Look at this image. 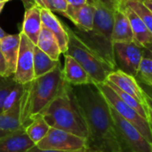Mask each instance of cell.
Masks as SVG:
<instances>
[{
    "label": "cell",
    "instance_id": "cell-1",
    "mask_svg": "<svg viewBox=\"0 0 152 152\" xmlns=\"http://www.w3.org/2000/svg\"><path fill=\"white\" fill-rule=\"evenodd\" d=\"M71 90L88 130L86 148L101 152H128L114 124L110 106L98 86L94 83L71 86Z\"/></svg>",
    "mask_w": 152,
    "mask_h": 152
},
{
    "label": "cell",
    "instance_id": "cell-2",
    "mask_svg": "<svg viewBox=\"0 0 152 152\" xmlns=\"http://www.w3.org/2000/svg\"><path fill=\"white\" fill-rule=\"evenodd\" d=\"M65 83L61 63L51 72L23 85L20 101V123L26 127L36 115L57 96Z\"/></svg>",
    "mask_w": 152,
    "mask_h": 152
},
{
    "label": "cell",
    "instance_id": "cell-3",
    "mask_svg": "<svg viewBox=\"0 0 152 152\" xmlns=\"http://www.w3.org/2000/svg\"><path fill=\"white\" fill-rule=\"evenodd\" d=\"M40 115L50 127L67 131L87 140L88 130L86 122L75 101L71 86L66 81L57 96Z\"/></svg>",
    "mask_w": 152,
    "mask_h": 152
},
{
    "label": "cell",
    "instance_id": "cell-4",
    "mask_svg": "<svg viewBox=\"0 0 152 152\" xmlns=\"http://www.w3.org/2000/svg\"><path fill=\"white\" fill-rule=\"evenodd\" d=\"M64 27L69 34V46L64 54L73 57L87 72L94 84L98 85L106 82L109 75L115 69L89 48L73 29L65 24Z\"/></svg>",
    "mask_w": 152,
    "mask_h": 152
},
{
    "label": "cell",
    "instance_id": "cell-5",
    "mask_svg": "<svg viewBox=\"0 0 152 152\" xmlns=\"http://www.w3.org/2000/svg\"><path fill=\"white\" fill-rule=\"evenodd\" d=\"M96 86L109 102L110 106L114 109L124 119L132 124L152 145V127L149 120L142 117L135 110L125 103L106 82Z\"/></svg>",
    "mask_w": 152,
    "mask_h": 152
},
{
    "label": "cell",
    "instance_id": "cell-6",
    "mask_svg": "<svg viewBox=\"0 0 152 152\" xmlns=\"http://www.w3.org/2000/svg\"><path fill=\"white\" fill-rule=\"evenodd\" d=\"M114 59L117 69L137 77L142 60L144 56V48L134 42L113 43Z\"/></svg>",
    "mask_w": 152,
    "mask_h": 152
},
{
    "label": "cell",
    "instance_id": "cell-7",
    "mask_svg": "<svg viewBox=\"0 0 152 152\" xmlns=\"http://www.w3.org/2000/svg\"><path fill=\"white\" fill-rule=\"evenodd\" d=\"M36 146L41 150L74 152L86 148V140L67 131L51 127L45 137Z\"/></svg>",
    "mask_w": 152,
    "mask_h": 152
},
{
    "label": "cell",
    "instance_id": "cell-8",
    "mask_svg": "<svg viewBox=\"0 0 152 152\" xmlns=\"http://www.w3.org/2000/svg\"><path fill=\"white\" fill-rule=\"evenodd\" d=\"M110 112L118 133L128 152H152V145L129 122L124 119L114 109Z\"/></svg>",
    "mask_w": 152,
    "mask_h": 152
},
{
    "label": "cell",
    "instance_id": "cell-9",
    "mask_svg": "<svg viewBox=\"0 0 152 152\" xmlns=\"http://www.w3.org/2000/svg\"><path fill=\"white\" fill-rule=\"evenodd\" d=\"M35 45L20 32V43L17 59L16 69L13 75L15 81L26 85L35 79L34 74V48Z\"/></svg>",
    "mask_w": 152,
    "mask_h": 152
},
{
    "label": "cell",
    "instance_id": "cell-10",
    "mask_svg": "<svg viewBox=\"0 0 152 152\" xmlns=\"http://www.w3.org/2000/svg\"><path fill=\"white\" fill-rule=\"evenodd\" d=\"M107 81L112 83L120 90L136 99L148 110L146 99L147 94L141 87L137 79L134 77L130 76L120 69H116L109 75Z\"/></svg>",
    "mask_w": 152,
    "mask_h": 152
},
{
    "label": "cell",
    "instance_id": "cell-11",
    "mask_svg": "<svg viewBox=\"0 0 152 152\" xmlns=\"http://www.w3.org/2000/svg\"><path fill=\"white\" fill-rule=\"evenodd\" d=\"M92 4L94 6V27L92 30L112 42L111 37L113 31L115 12L106 8L96 0H93Z\"/></svg>",
    "mask_w": 152,
    "mask_h": 152
},
{
    "label": "cell",
    "instance_id": "cell-12",
    "mask_svg": "<svg viewBox=\"0 0 152 152\" xmlns=\"http://www.w3.org/2000/svg\"><path fill=\"white\" fill-rule=\"evenodd\" d=\"M69 19L81 31H91L94 27V6L87 4L80 6L69 5L67 10L61 13Z\"/></svg>",
    "mask_w": 152,
    "mask_h": 152
},
{
    "label": "cell",
    "instance_id": "cell-13",
    "mask_svg": "<svg viewBox=\"0 0 152 152\" xmlns=\"http://www.w3.org/2000/svg\"><path fill=\"white\" fill-rule=\"evenodd\" d=\"M42 26L47 28L56 38L61 53H65L69 46V34L64 27V24L48 9H41Z\"/></svg>",
    "mask_w": 152,
    "mask_h": 152
},
{
    "label": "cell",
    "instance_id": "cell-14",
    "mask_svg": "<svg viewBox=\"0 0 152 152\" xmlns=\"http://www.w3.org/2000/svg\"><path fill=\"white\" fill-rule=\"evenodd\" d=\"M35 143L29 139L23 126L0 139V152H27Z\"/></svg>",
    "mask_w": 152,
    "mask_h": 152
},
{
    "label": "cell",
    "instance_id": "cell-15",
    "mask_svg": "<svg viewBox=\"0 0 152 152\" xmlns=\"http://www.w3.org/2000/svg\"><path fill=\"white\" fill-rule=\"evenodd\" d=\"M20 43V33L7 35L0 41V50L6 62L5 77L14 75Z\"/></svg>",
    "mask_w": 152,
    "mask_h": 152
},
{
    "label": "cell",
    "instance_id": "cell-16",
    "mask_svg": "<svg viewBox=\"0 0 152 152\" xmlns=\"http://www.w3.org/2000/svg\"><path fill=\"white\" fill-rule=\"evenodd\" d=\"M123 9L128 18L133 31L134 43L143 48H147L152 44V33L151 30L148 28L141 17L138 16L129 6L125 4V3H123Z\"/></svg>",
    "mask_w": 152,
    "mask_h": 152
},
{
    "label": "cell",
    "instance_id": "cell-17",
    "mask_svg": "<svg viewBox=\"0 0 152 152\" xmlns=\"http://www.w3.org/2000/svg\"><path fill=\"white\" fill-rule=\"evenodd\" d=\"M64 80L71 86H80L94 83L84 68L71 56L64 54Z\"/></svg>",
    "mask_w": 152,
    "mask_h": 152
},
{
    "label": "cell",
    "instance_id": "cell-18",
    "mask_svg": "<svg viewBox=\"0 0 152 152\" xmlns=\"http://www.w3.org/2000/svg\"><path fill=\"white\" fill-rule=\"evenodd\" d=\"M41 8L37 5H33L25 11L24 20L22 23L21 33H23L36 45L42 29Z\"/></svg>",
    "mask_w": 152,
    "mask_h": 152
},
{
    "label": "cell",
    "instance_id": "cell-19",
    "mask_svg": "<svg viewBox=\"0 0 152 152\" xmlns=\"http://www.w3.org/2000/svg\"><path fill=\"white\" fill-rule=\"evenodd\" d=\"M112 43L134 42L128 18L122 6L114 12V25L111 37Z\"/></svg>",
    "mask_w": 152,
    "mask_h": 152
},
{
    "label": "cell",
    "instance_id": "cell-20",
    "mask_svg": "<svg viewBox=\"0 0 152 152\" xmlns=\"http://www.w3.org/2000/svg\"><path fill=\"white\" fill-rule=\"evenodd\" d=\"M41 51L46 53L51 59L59 61L61 51L54 36L45 27H42L37 43L36 45Z\"/></svg>",
    "mask_w": 152,
    "mask_h": 152
},
{
    "label": "cell",
    "instance_id": "cell-21",
    "mask_svg": "<svg viewBox=\"0 0 152 152\" xmlns=\"http://www.w3.org/2000/svg\"><path fill=\"white\" fill-rule=\"evenodd\" d=\"M60 64V61L51 59L37 45L34 48V74L35 78L42 77L53 70Z\"/></svg>",
    "mask_w": 152,
    "mask_h": 152
},
{
    "label": "cell",
    "instance_id": "cell-22",
    "mask_svg": "<svg viewBox=\"0 0 152 152\" xmlns=\"http://www.w3.org/2000/svg\"><path fill=\"white\" fill-rule=\"evenodd\" d=\"M25 132L29 139L36 144H37L43 138L45 137L50 130V126L46 123L42 115L38 114L33 117L30 123L24 127Z\"/></svg>",
    "mask_w": 152,
    "mask_h": 152
},
{
    "label": "cell",
    "instance_id": "cell-23",
    "mask_svg": "<svg viewBox=\"0 0 152 152\" xmlns=\"http://www.w3.org/2000/svg\"><path fill=\"white\" fill-rule=\"evenodd\" d=\"M21 126L20 105L10 111L0 114V131L12 132Z\"/></svg>",
    "mask_w": 152,
    "mask_h": 152
},
{
    "label": "cell",
    "instance_id": "cell-24",
    "mask_svg": "<svg viewBox=\"0 0 152 152\" xmlns=\"http://www.w3.org/2000/svg\"><path fill=\"white\" fill-rule=\"evenodd\" d=\"M106 83L110 86V87L116 93V94L127 105H129L130 107H132L134 110H135L142 117H143L144 118H146L147 120H149V116H148V110H146L145 107H143L136 99H134V97H132L131 95L126 94L125 92H123L122 90H120L118 86H116L115 85H113L112 83L106 81Z\"/></svg>",
    "mask_w": 152,
    "mask_h": 152
},
{
    "label": "cell",
    "instance_id": "cell-25",
    "mask_svg": "<svg viewBox=\"0 0 152 152\" xmlns=\"http://www.w3.org/2000/svg\"><path fill=\"white\" fill-rule=\"evenodd\" d=\"M125 4L129 6L146 24L152 33V12L142 3L141 0H124Z\"/></svg>",
    "mask_w": 152,
    "mask_h": 152
},
{
    "label": "cell",
    "instance_id": "cell-26",
    "mask_svg": "<svg viewBox=\"0 0 152 152\" xmlns=\"http://www.w3.org/2000/svg\"><path fill=\"white\" fill-rule=\"evenodd\" d=\"M23 90H24V86L17 83V85L9 93V94L5 100L3 112L10 111V110H13L14 108L20 105V101H21L22 94H23Z\"/></svg>",
    "mask_w": 152,
    "mask_h": 152
},
{
    "label": "cell",
    "instance_id": "cell-27",
    "mask_svg": "<svg viewBox=\"0 0 152 152\" xmlns=\"http://www.w3.org/2000/svg\"><path fill=\"white\" fill-rule=\"evenodd\" d=\"M137 77L144 84L152 87V58L145 55L143 56L139 67Z\"/></svg>",
    "mask_w": 152,
    "mask_h": 152
},
{
    "label": "cell",
    "instance_id": "cell-28",
    "mask_svg": "<svg viewBox=\"0 0 152 152\" xmlns=\"http://www.w3.org/2000/svg\"><path fill=\"white\" fill-rule=\"evenodd\" d=\"M17 85L13 76L0 77V114L3 112L4 105L9 93Z\"/></svg>",
    "mask_w": 152,
    "mask_h": 152
},
{
    "label": "cell",
    "instance_id": "cell-29",
    "mask_svg": "<svg viewBox=\"0 0 152 152\" xmlns=\"http://www.w3.org/2000/svg\"><path fill=\"white\" fill-rule=\"evenodd\" d=\"M47 9L51 12H58L60 13H63L69 4L66 0H45Z\"/></svg>",
    "mask_w": 152,
    "mask_h": 152
},
{
    "label": "cell",
    "instance_id": "cell-30",
    "mask_svg": "<svg viewBox=\"0 0 152 152\" xmlns=\"http://www.w3.org/2000/svg\"><path fill=\"white\" fill-rule=\"evenodd\" d=\"M96 1L113 12L119 9L124 3V0H96Z\"/></svg>",
    "mask_w": 152,
    "mask_h": 152
},
{
    "label": "cell",
    "instance_id": "cell-31",
    "mask_svg": "<svg viewBox=\"0 0 152 152\" xmlns=\"http://www.w3.org/2000/svg\"><path fill=\"white\" fill-rule=\"evenodd\" d=\"M69 5H73V6H80L87 4H92L93 0H66Z\"/></svg>",
    "mask_w": 152,
    "mask_h": 152
},
{
    "label": "cell",
    "instance_id": "cell-32",
    "mask_svg": "<svg viewBox=\"0 0 152 152\" xmlns=\"http://www.w3.org/2000/svg\"><path fill=\"white\" fill-rule=\"evenodd\" d=\"M147 94V93H146ZM147 99V105H148V116H149V122L151 123L152 127V96L147 94L146 95Z\"/></svg>",
    "mask_w": 152,
    "mask_h": 152
},
{
    "label": "cell",
    "instance_id": "cell-33",
    "mask_svg": "<svg viewBox=\"0 0 152 152\" xmlns=\"http://www.w3.org/2000/svg\"><path fill=\"white\" fill-rule=\"evenodd\" d=\"M0 74L3 77H5L6 74V62L1 50H0Z\"/></svg>",
    "mask_w": 152,
    "mask_h": 152
},
{
    "label": "cell",
    "instance_id": "cell-34",
    "mask_svg": "<svg viewBox=\"0 0 152 152\" xmlns=\"http://www.w3.org/2000/svg\"><path fill=\"white\" fill-rule=\"evenodd\" d=\"M27 152H67V151H51V150H41L37 148L36 145L33 146L30 150H28Z\"/></svg>",
    "mask_w": 152,
    "mask_h": 152
},
{
    "label": "cell",
    "instance_id": "cell-35",
    "mask_svg": "<svg viewBox=\"0 0 152 152\" xmlns=\"http://www.w3.org/2000/svg\"><path fill=\"white\" fill-rule=\"evenodd\" d=\"M34 4L41 9H47L45 0H33Z\"/></svg>",
    "mask_w": 152,
    "mask_h": 152
},
{
    "label": "cell",
    "instance_id": "cell-36",
    "mask_svg": "<svg viewBox=\"0 0 152 152\" xmlns=\"http://www.w3.org/2000/svg\"><path fill=\"white\" fill-rule=\"evenodd\" d=\"M144 55L152 58V44H151L147 48H144Z\"/></svg>",
    "mask_w": 152,
    "mask_h": 152
},
{
    "label": "cell",
    "instance_id": "cell-37",
    "mask_svg": "<svg viewBox=\"0 0 152 152\" xmlns=\"http://www.w3.org/2000/svg\"><path fill=\"white\" fill-rule=\"evenodd\" d=\"M141 1L152 12V0H141Z\"/></svg>",
    "mask_w": 152,
    "mask_h": 152
},
{
    "label": "cell",
    "instance_id": "cell-38",
    "mask_svg": "<svg viewBox=\"0 0 152 152\" xmlns=\"http://www.w3.org/2000/svg\"><path fill=\"white\" fill-rule=\"evenodd\" d=\"M7 35H8V34H6V33L3 30V28L0 27V41H1L4 37H5Z\"/></svg>",
    "mask_w": 152,
    "mask_h": 152
},
{
    "label": "cell",
    "instance_id": "cell-39",
    "mask_svg": "<svg viewBox=\"0 0 152 152\" xmlns=\"http://www.w3.org/2000/svg\"><path fill=\"white\" fill-rule=\"evenodd\" d=\"M11 132H7V131H0V139L4 137L5 135H7L8 134H10Z\"/></svg>",
    "mask_w": 152,
    "mask_h": 152
},
{
    "label": "cell",
    "instance_id": "cell-40",
    "mask_svg": "<svg viewBox=\"0 0 152 152\" xmlns=\"http://www.w3.org/2000/svg\"><path fill=\"white\" fill-rule=\"evenodd\" d=\"M86 152H101V151H94V150H91V149H88V148H86Z\"/></svg>",
    "mask_w": 152,
    "mask_h": 152
},
{
    "label": "cell",
    "instance_id": "cell-41",
    "mask_svg": "<svg viewBox=\"0 0 152 152\" xmlns=\"http://www.w3.org/2000/svg\"><path fill=\"white\" fill-rule=\"evenodd\" d=\"M4 4H5V3H0V13H1V12H2V10H3V8H4Z\"/></svg>",
    "mask_w": 152,
    "mask_h": 152
},
{
    "label": "cell",
    "instance_id": "cell-42",
    "mask_svg": "<svg viewBox=\"0 0 152 152\" xmlns=\"http://www.w3.org/2000/svg\"><path fill=\"white\" fill-rule=\"evenodd\" d=\"M86 148H83V149H81V150H79V151H77L74 152H86Z\"/></svg>",
    "mask_w": 152,
    "mask_h": 152
},
{
    "label": "cell",
    "instance_id": "cell-43",
    "mask_svg": "<svg viewBox=\"0 0 152 152\" xmlns=\"http://www.w3.org/2000/svg\"><path fill=\"white\" fill-rule=\"evenodd\" d=\"M8 1H11V0H0V3H6Z\"/></svg>",
    "mask_w": 152,
    "mask_h": 152
},
{
    "label": "cell",
    "instance_id": "cell-44",
    "mask_svg": "<svg viewBox=\"0 0 152 152\" xmlns=\"http://www.w3.org/2000/svg\"><path fill=\"white\" fill-rule=\"evenodd\" d=\"M3 77V76H2V75H1V74H0V77Z\"/></svg>",
    "mask_w": 152,
    "mask_h": 152
}]
</instances>
